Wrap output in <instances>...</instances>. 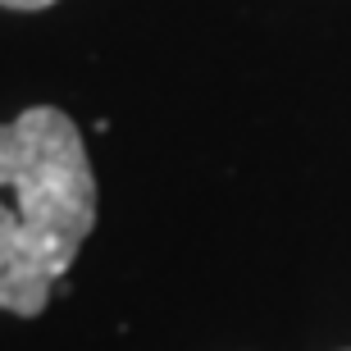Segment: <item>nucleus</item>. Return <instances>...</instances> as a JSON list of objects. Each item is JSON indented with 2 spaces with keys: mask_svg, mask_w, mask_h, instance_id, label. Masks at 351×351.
<instances>
[{
  "mask_svg": "<svg viewBox=\"0 0 351 351\" xmlns=\"http://www.w3.org/2000/svg\"><path fill=\"white\" fill-rule=\"evenodd\" d=\"M0 201L37 237L55 274H69L96 223V178L73 119L32 105L0 123Z\"/></svg>",
  "mask_w": 351,
  "mask_h": 351,
  "instance_id": "nucleus-1",
  "label": "nucleus"
},
{
  "mask_svg": "<svg viewBox=\"0 0 351 351\" xmlns=\"http://www.w3.org/2000/svg\"><path fill=\"white\" fill-rule=\"evenodd\" d=\"M0 5H10V10H46L55 0H0Z\"/></svg>",
  "mask_w": 351,
  "mask_h": 351,
  "instance_id": "nucleus-3",
  "label": "nucleus"
},
{
  "mask_svg": "<svg viewBox=\"0 0 351 351\" xmlns=\"http://www.w3.org/2000/svg\"><path fill=\"white\" fill-rule=\"evenodd\" d=\"M60 274L51 269L37 237L23 228V219L0 201V311L10 315H41L51 301V287Z\"/></svg>",
  "mask_w": 351,
  "mask_h": 351,
  "instance_id": "nucleus-2",
  "label": "nucleus"
}]
</instances>
